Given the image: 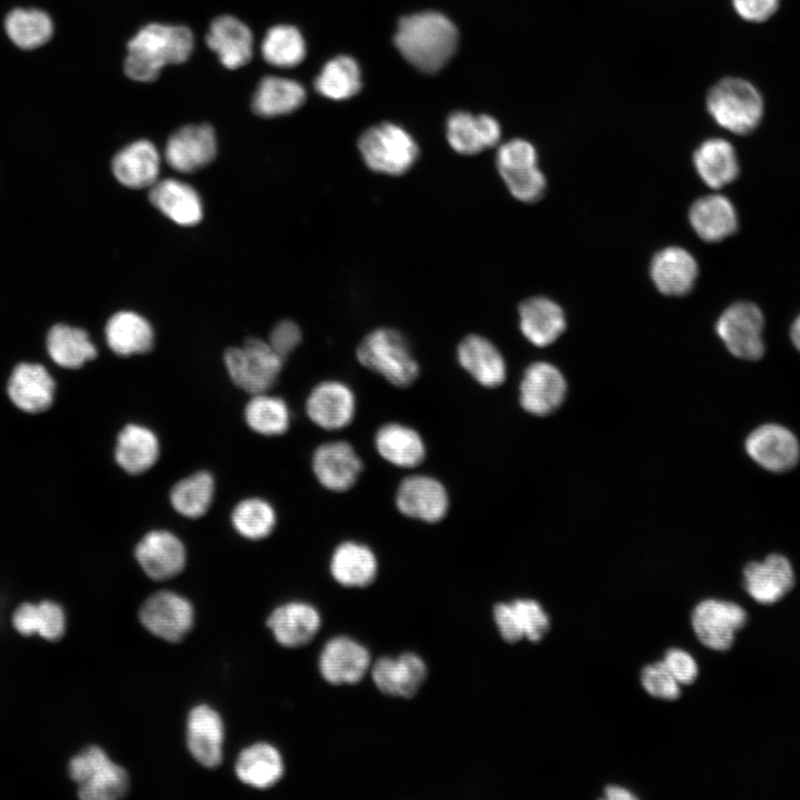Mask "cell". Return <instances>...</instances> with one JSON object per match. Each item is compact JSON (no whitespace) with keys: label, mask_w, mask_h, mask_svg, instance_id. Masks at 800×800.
Returning a JSON list of instances; mask_svg holds the SVG:
<instances>
[{"label":"cell","mask_w":800,"mask_h":800,"mask_svg":"<svg viewBox=\"0 0 800 800\" xmlns=\"http://www.w3.org/2000/svg\"><path fill=\"white\" fill-rule=\"evenodd\" d=\"M458 39V29L450 19L428 10L400 17L392 41L408 63L433 74L453 56Z\"/></svg>","instance_id":"cell-1"},{"label":"cell","mask_w":800,"mask_h":800,"mask_svg":"<svg viewBox=\"0 0 800 800\" xmlns=\"http://www.w3.org/2000/svg\"><path fill=\"white\" fill-rule=\"evenodd\" d=\"M193 50V34L184 26L150 23L128 43L126 74L136 81H154L167 64L184 62Z\"/></svg>","instance_id":"cell-2"},{"label":"cell","mask_w":800,"mask_h":800,"mask_svg":"<svg viewBox=\"0 0 800 800\" xmlns=\"http://www.w3.org/2000/svg\"><path fill=\"white\" fill-rule=\"evenodd\" d=\"M706 102L712 119L736 134L751 133L762 119V96L751 82L742 78L720 79L710 88Z\"/></svg>","instance_id":"cell-3"},{"label":"cell","mask_w":800,"mask_h":800,"mask_svg":"<svg viewBox=\"0 0 800 800\" xmlns=\"http://www.w3.org/2000/svg\"><path fill=\"white\" fill-rule=\"evenodd\" d=\"M357 358L363 367L397 387L410 386L419 374V364L408 341L391 328L369 332L357 348Z\"/></svg>","instance_id":"cell-4"},{"label":"cell","mask_w":800,"mask_h":800,"mask_svg":"<svg viewBox=\"0 0 800 800\" xmlns=\"http://www.w3.org/2000/svg\"><path fill=\"white\" fill-rule=\"evenodd\" d=\"M69 774L83 800L121 799L130 787L127 770L99 746L86 747L76 754L69 763Z\"/></svg>","instance_id":"cell-5"},{"label":"cell","mask_w":800,"mask_h":800,"mask_svg":"<svg viewBox=\"0 0 800 800\" xmlns=\"http://www.w3.org/2000/svg\"><path fill=\"white\" fill-rule=\"evenodd\" d=\"M358 148L368 168L390 176L407 172L419 154L411 134L391 122H381L363 131Z\"/></svg>","instance_id":"cell-6"},{"label":"cell","mask_w":800,"mask_h":800,"mask_svg":"<svg viewBox=\"0 0 800 800\" xmlns=\"http://www.w3.org/2000/svg\"><path fill=\"white\" fill-rule=\"evenodd\" d=\"M223 359L233 383L252 394L272 388L284 362L268 342L258 338L247 339L242 347L229 348Z\"/></svg>","instance_id":"cell-7"},{"label":"cell","mask_w":800,"mask_h":800,"mask_svg":"<svg viewBox=\"0 0 800 800\" xmlns=\"http://www.w3.org/2000/svg\"><path fill=\"white\" fill-rule=\"evenodd\" d=\"M497 168L510 193L523 202L539 200L546 190V178L538 168L537 151L524 139H512L500 146Z\"/></svg>","instance_id":"cell-8"},{"label":"cell","mask_w":800,"mask_h":800,"mask_svg":"<svg viewBox=\"0 0 800 800\" xmlns=\"http://www.w3.org/2000/svg\"><path fill=\"white\" fill-rule=\"evenodd\" d=\"M138 616L146 630L168 642L181 641L194 624V608L190 600L170 590L150 594Z\"/></svg>","instance_id":"cell-9"},{"label":"cell","mask_w":800,"mask_h":800,"mask_svg":"<svg viewBox=\"0 0 800 800\" xmlns=\"http://www.w3.org/2000/svg\"><path fill=\"white\" fill-rule=\"evenodd\" d=\"M748 622L747 610L737 602L706 599L692 613V627L699 641L714 651L729 650L737 633Z\"/></svg>","instance_id":"cell-10"},{"label":"cell","mask_w":800,"mask_h":800,"mask_svg":"<svg viewBox=\"0 0 800 800\" xmlns=\"http://www.w3.org/2000/svg\"><path fill=\"white\" fill-rule=\"evenodd\" d=\"M716 330L734 357L753 361L763 356V317L756 304L733 303L720 316Z\"/></svg>","instance_id":"cell-11"},{"label":"cell","mask_w":800,"mask_h":800,"mask_svg":"<svg viewBox=\"0 0 800 800\" xmlns=\"http://www.w3.org/2000/svg\"><path fill=\"white\" fill-rule=\"evenodd\" d=\"M747 594L760 606H774L787 598L796 586V573L790 560L771 553L762 561H750L742 571Z\"/></svg>","instance_id":"cell-12"},{"label":"cell","mask_w":800,"mask_h":800,"mask_svg":"<svg viewBox=\"0 0 800 800\" xmlns=\"http://www.w3.org/2000/svg\"><path fill=\"white\" fill-rule=\"evenodd\" d=\"M396 507L406 517L434 523L446 517L449 497L439 480L424 474H412L400 482L396 493Z\"/></svg>","instance_id":"cell-13"},{"label":"cell","mask_w":800,"mask_h":800,"mask_svg":"<svg viewBox=\"0 0 800 800\" xmlns=\"http://www.w3.org/2000/svg\"><path fill=\"white\" fill-rule=\"evenodd\" d=\"M134 557L143 572L156 581L174 578L187 563L182 541L168 530L146 533L134 548Z\"/></svg>","instance_id":"cell-14"},{"label":"cell","mask_w":800,"mask_h":800,"mask_svg":"<svg viewBox=\"0 0 800 800\" xmlns=\"http://www.w3.org/2000/svg\"><path fill=\"white\" fill-rule=\"evenodd\" d=\"M187 748L202 767L213 769L223 759L224 724L219 712L207 703L194 706L188 713Z\"/></svg>","instance_id":"cell-15"},{"label":"cell","mask_w":800,"mask_h":800,"mask_svg":"<svg viewBox=\"0 0 800 800\" xmlns=\"http://www.w3.org/2000/svg\"><path fill=\"white\" fill-rule=\"evenodd\" d=\"M371 667L368 649L347 636L330 639L319 657L321 677L331 684H356Z\"/></svg>","instance_id":"cell-16"},{"label":"cell","mask_w":800,"mask_h":800,"mask_svg":"<svg viewBox=\"0 0 800 800\" xmlns=\"http://www.w3.org/2000/svg\"><path fill=\"white\" fill-rule=\"evenodd\" d=\"M748 454L771 472L791 470L799 461L800 444L787 428L769 423L754 429L746 441Z\"/></svg>","instance_id":"cell-17"},{"label":"cell","mask_w":800,"mask_h":800,"mask_svg":"<svg viewBox=\"0 0 800 800\" xmlns=\"http://www.w3.org/2000/svg\"><path fill=\"white\" fill-rule=\"evenodd\" d=\"M216 153V134L207 123L180 128L168 139L164 148L167 163L182 173L206 167L214 159Z\"/></svg>","instance_id":"cell-18"},{"label":"cell","mask_w":800,"mask_h":800,"mask_svg":"<svg viewBox=\"0 0 800 800\" xmlns=\"http://www.w3.org/2000/svg\"><path fill=\"white\" fill-rule=\"evenodd\" d=\"M312 470L322 487L343 492L356 484L362 471V461L350 443L330 441L313 452Z\"/></svg>","instance_id":"cell-19"},{"label":"cell","mask_w":800,"mask_h":800,"mask_svg":"<svg viewBox=\"0 0 800 800\" xmlns=\"http://www.w3.org/2000/svg\"><path fill=\"white\" fill-rule=\"evenodd\" d=\"M309 419L326 430H340L351 423L356 414V397L346 383L328 380L317 384L306 402Z\"/></svg>","instance_id":"cell-20"},{"label":"cell","mask_w":800,"mask_h":800,"mask_svg":"<svg viewBox=\"0 0 800 800\" xmlns=\"http://www.w3.org/2000/svg\"><path fill=\"white\" fill-rule=\"evenodd\" d=\"M567 383L553 364L534 362L530 364L520 383V404L531 414L546 416L563 401Z\"/></svg>","instance_id":"cell-21"},{"label":"cell","mask_w":800,"mask_h":800,"mask_svg":"<svg viewBox=\"0 0 800 800\" xmlns=\"http://www.w3.org/2000/svg\"><path fill=\"white\" fill-rule=\"evenodd\" d=\"M427 674L424 661L413 652L397 658L381 657L371 667L373 683L380 692L404 699L418 693Z\"/></svg>","instance_id":"cell-22"},{"label":"cell","mask_w":800,"mask_h":800,"mask_svg":"<svg viewBox=\"0 0 800 800\" xmlns=\"http://www.w3.org/2000/svg\"><path fill=\"white\" fill-rule=\"evenodd\" d=\"M276 641L286 648L309 643L321 627L319 611L310 603L290 601L274 608L267 619Z\"/></svg>","instance_id":"cell-23"},{"label":"cell","mask_w":800,"mask_h":800,"mask_svg":"<svg viewBox=\"0 0 800 800\" xmlns=\"http://www.w3.org/2000/svg\"><path fill=\"white\" fill-rule=\"evenodd\" d=\"M447 140L461 154H476L496 146L501 137L499 122L489 114L454 111L446 122Z\"/></svg>","instance_id":"cell-24"},{"label":"cell","mask_w":800,"mask_h":800,"mask_svg":"<svg viewBox=\"0 0 800 800\" xmlns=\"http://www.w3.org/2000/svg\"><path fill=\"white\" fill-rule=\"evenodd\" d=\"M206 41L228 69H238L247 64L253 53L251 30L232 16L216 18L209 27Z\"/></svg>","instance_id":"cell-25"},{"label":"cell","mask_w":800,"mask_h":800,"mask_svg":"<svg viewBox=\"0 0 800 800\" xmlns=\"http://www.w3.org/2000/svg\"><path fill=\"white\" fill-rule=\"evenodd\" d=\"M56 382L44 367L38 363L18 364L9 379L11 401L26 412L47 410L54 397Z\"/></svg>","instance_id":"cell-26"},{"label":"cell","mask_w":800,"mask_h":800,"mask_svg":"<svg viewBox=\"0 0 800 800\" xmlns=\"http://www.w3.org/2000/svg\"><path fill=\"white\" fill-rule=\"evenodd\" d=\"M651 279L666 296H683L691 291L698 277L693 256L680 247H668L656 253L650 264Z\"/></svg>","instance_id":"cell-27"},{"label":"cell","mask_w":800,"mask_h":800,"mask_svg":"<svg viewBox=\"0 0 800 800\" xmlns=\"http://www.w3.org/2000/svg\"><path fill=\"white\" fill-rule=\"evenodd\" d=\"M111 169L116 179L124 187L150 188L159 180L160 156L152 142L138 140L113 157Z\"/></svg>","instance_id":"cell-28"},{"label":"cell","mask_w":800,"mask_h":800,"mask_svg":"<svg viewBox=\"0 0 800 800\" xmlns=\"http://www.w3.org/2000/svg\"><path fill=\"white\" fill-rule=\"evenodd\" d=\"M460 366L481 386H500L507 374L506 361L498 348L487 338L468 334L457 348Z\"/></svg>","instance_id":"cell-29"},{"label":"cell","mask_w":800,"mask_h":800,"mask_svg":"<svg viewBox=\"0 0 800 800\" xmlns=\"http://www.w3.org/2000/svg\"><path fill=\"white\" fill-rule=\"evenodd\" d=\"M234 773L244 784L254 789H269L284 773L280 751L271 743L260 741L243 748L234 762Z\"/></svg>","instance_id":"cell-30"},{"label":"cell","mask_w":800,"mask_h":800,"mask_svg":"<svg viewBox=\"0 0 800 800\" xmlns=\"http://www.w3.org/2000/svg\"><path fill=\"white\" fill-rule=\"evenodd\" d=\"M150 202L177 224L190 227L199 223L203 216L198 192L188 183L177 179L158 180L149 191Z\"/></svg>","instance_id":"cell-31"},{"label":"cell","mask_w":800,"mask_h":800,"mask_svg":"<svg viewBox=\"0 0 800 800\" xmlns=\"http://www.w3.org/2000/svg\"><path fill=\"white\" fill-rule=\"evenodd\" d=\"M377 572L376 554L364 543L343 541L331 554L330 573L343 587H368L374 581Z\"/></svg>","instance_id":"cell-32"},{"label":"cell","mask_w":800,"mask_h":800,"mask_svg":"<svg viewBox=\"0 0 800 800\" xmlns=\"http://www.w3.org/2000/svg\"><path fill=\"white\" fill-rule=\"evenodd\" d=\"M520 330L537 347L554 342L566 329V317L554 301L544 297H532L519 307Z\"/></svg>","instance_id":"cell-33"},{"label":"cell","mask_w":800,"mask_h":800,"mask_svg":"<svg viewBox=\"0 0 800 800\" xmlns=\"http://www.w3.org/2000/svg\"><path fill=\"white\" fill-rule=\"evenodd\" d=\"M689 221L696 233L709 242L728 238L738 227L733 204L721 194H709L694 201L689 211Z\"/></svg>","instance_id":"cell-34"},{"label":"cell","mask_w":800,"mask_h":800,"mask_svg":"<svg viewBox=\"0 0 800 800\" xmlns=\"http://www.w3.org/2000/svg\"><path fill=\"white\" fill-rule=\"evenodd\" d=\"M160 444L156 433L141 424L130 423L117 437L116 462L130 474H141L157 462Z\"/></svg>","instance_id":"cell-35"},{"label":"cell","mask_w":800,"mask_h":800,"mask_svg":"<svg viewBox=\"0 0 800 800\" xmlns=\"http://www.w3.org/2000/svg\"><path fill=\"white\" fill-rule=\"evenodd\" d=\"M378 453L389 463L400 468H414L426 458V446L413 428L389 422L381 426L374 437Z\"/></svg>","instance_id":"cell-36"},{"label":"cell","mask_w":800,"mask_h":800,"mask_svg":"<svg viewBox=\"0 0 800 800\" xmlns=\"http://www.w3.org/2000/svg\"><path fill=\"white\" fill-rule=\"evenodd\" d=\"M106 341L118 356L146 353L153 346L154 334L149 321L132 311L114 313L106 326Z\"/></svg>","instance_id":"cell-37"},{"label":"cell","mask_w":800,"mask_h":800,"mask_svg":"<svg viewBox=\"0 0 800 800\" xmlns=\"http://www.w3.org/2000/svg\"><path fill=\"white\" fill-rule=\"evenodd\" d=\"M693 163L704 183L714 189L731 183L739 173L736 150L721 138L703 141L694 151Z\"/></svg>","instance_id":"cell-38"},{"label":"cell","mask_w":800,"mask_h":800,"mask_svg":"<svg viewBox=\"0 0 800 800\" xmlns=\"http://www.w3.org/2000/svg\"><path fill=\"white\" fill-rule=\"evenodd\" d=\"M306 99L303 87L291 79L268 76L261 79L252 99V110L260 117L288 114Z\"/></svg>","instance_id":"cell-39"},{"label":"cell","mask_w":800,"mask_h":800,"mask_svg":"<svg viewBox=\"0 0 800 800\" xmlns=\"http://www.w3.org/2000/svg\"><path fill=\"white\" fill-rule=\"evenodd\" d=\"M47 349L58 366L68 369L80 368L97 357V349L84 330L62 323L48 332Z\"/></svg>","instance_id":"cell-40"},{"label":"cell","mask_w":800,"mask_h":800,"mask_svg":"<svg viewBox=\"0 0 800 800\" xmlns=\"http://www.w3.org/2000/svg\"><path fill=\"white\" fill-rule=\"evenodd\" d=\"M321 96L332 100L348 99L361 89L360 68L350 56L340 54L327 61L313 82Z\"/></svg>","instance_id":"cell-41"},{"label":"cell","mask_w":800,"mask_h":800,"mask_svg":"<svg viewBox=\"0 0 800 800\" xmlns=\"http://www.w3.org/2000/svg\"><path fill=\"white\" fill-rule=\"evenodd\" d=\"M4 29L9 39L17 47L31 50L50 40L53 33V23L42 10L17 8L7 14Z\"/></svg>","instance_id":"cell-42"},{"label":"cell","mask_w":800,"mask_h":800,"mask_svg":"<svg viewBox=\"0 0 800 800\" xmlns=\"http://www.w3.org/2000/svg\"><path fill=\"white\" fill-rule=\"evenodd\" d=\"M213 494V477L208 471H199L181 479L172 487L170 502L181 516L197 519L209 510Z\"/></svg>","instance_id":"cell-43"},{"label":"cell","mask_w":800,"mask_h":800,"mask_svg":"<svg viewBox=\"0 0 800 800\" xmlns=\"http://www.w3.org/2000/svg\"><path fill=\"white\" fill-rule=\"evenodd\" d=\"M244 419L250 429L267 437L281 436L290 426L286 401L266 392L253 394L244 408Z\"/></svg>","instance_id":"cell-44"},{"label":"cell","mask_w":800,"mask_h":800,"mask_svg":"<svg viewBox=\"0 0 800 800\" xmlns=\"http://www.w3.org/2000/svg\"><path fill=\"white\" fill-rule=\"evenodd\" d=\"M261 53L264 60L274 67L292 68L304 58V40L293 26H274L267 31L262 40Z\"/></svg>","instance_id":"cell-45"},{"label":"cell","mask_w":800,"mask_h":800,"mask_svg":"<svg viewBox=\"0 0 800 800\" xmlns=\"http://www.w3.org/2000/svg\"><path fill=\"white\" fill-rule=\"evenodd\" d=\"M234 530L246 539L261 540L276 528L277 514L273 507L261 498L241 500L232 510Z\"/></svg>","instance_id":"cell-46"},{"label":"cell","mask_w":800,"mask_h":800,"mask_svg":"<svg viewBox=\"0 0 800 800\" xmlns=\"http://www.w3.org/2000/svg\"><path fill=\"white\" fill-rule=\"evenodd\" d=\"M511 603L524 637L539 641L549 630L550 621L541 606L531 599H517Z\"/></svg>","instance_id":"cell-47"},{"label":"cell","mask_w":800,"mask_h":800,"mask_svg":"<svg viewBox=\"0 0 800 800\" xmlns=\"http://www.w3.org/2000/svg\"><path fill=\"white\" fill-rule=\"evenodd\" d=\"M641 683L646 691L656 698L674 700L680 696L679 682L663 661L646 666L641 671Z\"/></svg>","instance_id":"cell-48"},{"label":"cell","mask_w":800,"mask_h":800,"mask_svg":"<svg viewBox=\"0 0 800 800\" xmlns=\"http://www.w3.org/2000/svg\"><path fill=\"white\" fill-rule=\"evenodd\" d=\"M38 633L47 640H59L66 630V616L61 606L53 601L38 603Z\"/></svg>","instance_id":"cell-49"},{"label":"cell","mask_w":800,"mask_h":800,"mask_svg":"<svg viewBox=\"0 0 800 800\" xmlns=\"http://www.w3.org/2000/svg\"><path fill=\"white\" fill-rule=\"evenodd\" d=\"M662 661L679 684H690L698 676L696 660L682 649L671 648L667 650Z\"/></svg>","instance_id":"cell-50"},{"label":"cell","mask_w":800,"mask_h":800,"mask_svg":"<svg viewBox=\"0 0 800 800\" xmlns=\"http://www.w3.org/2000/svg\"><path fill=\"white\" fill-rule=\"evenodd\" d=\"M300 328L291 320H282L272 329L269 344L284 360L301 341Z\"/></svg>","instance_id":"cell-51"},{"label":"cell","mask_w":800,"mask_h":800,"mask_svg":"<svg viewBox=\"0 0 800 800\" xmlns=\"http://www.w3.org/2000/svg\"><path fill=\"white\" fill-rule=\"evenodd\" d=\"M493 619L504 641L514 643L524 637L511 603H497Z\"/></svg>","instance_id":"cell-52"},{"label":"cell","mask_w":800,"mask_h":800,"mask_svg":"<svg viewBox=\"0 0 800 800\" xmlns=\"http://www.w3.org/2000/svg\"><path fill=\"white\" fill-rule=\"evenodd\" d=\"M780 0H732L736 12L750 22L768 20L779 8Z\"/></svg>","instance_id":"cell-53"},{"label":"cell","mask_w":800,"mask_h":800,"mask_svg":"<svg viewBox=\"0 0 800 800\" xmlns=\"http://www.w3.org/2000/svg\"><path fill=\"white\" fill-rule=\"evenodd\" d=\"M38 604L22 603L13 613L12 623L16 630L24 636L38 633L39 626Z\"/></svg>","instance_id":"cell-54"},{"label":"cell","mask_w":800,"mask_h":800,"mask_svg":"<svg viewBox=\"0 0 800 800\" xmlns=\"http://www.w3.org/2000/svg\"><path fill=\"white\" fill-rule=\"evenodd\" d=\"M606 798L609 800H634L637 799L630 791L618 786H609L604 790Z\"/></svg>","instance_id":"cell-55"},{"label":"cell","mask_w":800,"mask_h":800,"mask_svg":"<svg viewBox=\"0 0 800 800\" xmlns=\"http://www.w3.org/2000/svg\"><path fill=\"white\" fill-rule=\"evenodd\" d=\"M791 340L794 347L800 351V316L792 323Z\"/></svg>","instance_id":"cell-56"}]
</instances>
